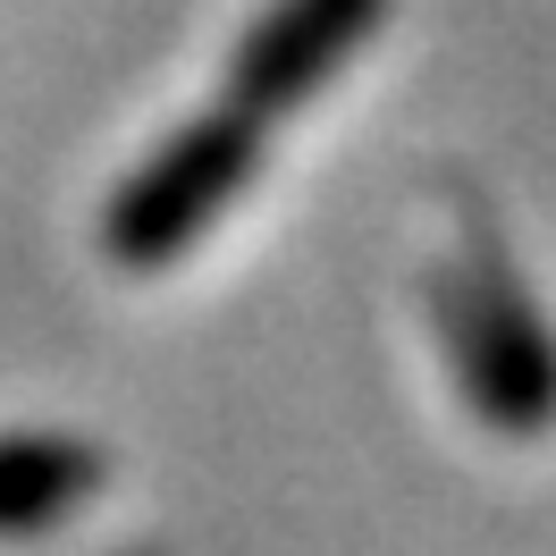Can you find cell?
<instances>
[{"label":"cell","mask_w":556,"mask_h":556,"mask_svg":"<svg viewBox=\"0 0 556 556\" xmlns=\"http://www.w3.org/2000/svg\"><path fill=\"white\" fill-rule=\"evenodd\" d=\"M430 304H439V329H447L455 380L481 405L489 430L497 439H548L556 430V338L531 313L506 244L481 219H464V244L430 278Z\"/></svg>","instance_id":"cell-1"},{"label":"cell","mask_w":556,"mask_h":556,"mask_svg":"<svg viewBox=\"0 0 556 556\" xmlns=\"http://www.w3.org/2000/svg\"><path fill=\"white\" fill-rule=\"evenodd\" d=\"M262 161V127L244 110H211L194 127H177L102 211V253L118 270H161L203 237L219 211L237 203V186Z\"/></svg>","instance_id":"cell-2"},{"label":"cell","mask_w":556,"mask_h":556,"mask_svg":"<svg viewBox=\"0 0 556 556\" xmlns=\"http://www.w3.org/2000/svg\"><path fill=\"white\" fill-rule=\"evenodd\" d=\"M380 17H388V0H278L228 60V110H244L253 127L304 110L371 42Z\"/></svg>","instance_id":"cell-3"},{"label":"cell","mask_w":556,"mask_h":556,"mask_svg":"<svg viewBox=\"0 0 556 556\" xmlns=\"http://www.w3.org/2000/svg\"><path fill=\"white\" fill-rule=\"evenodd\" d=\"M102 489V455L68 439V430H17L0 439V540H26L68 522L85 497Z\"/></svg>","instance_id":"cell-4"}]
</instances>
